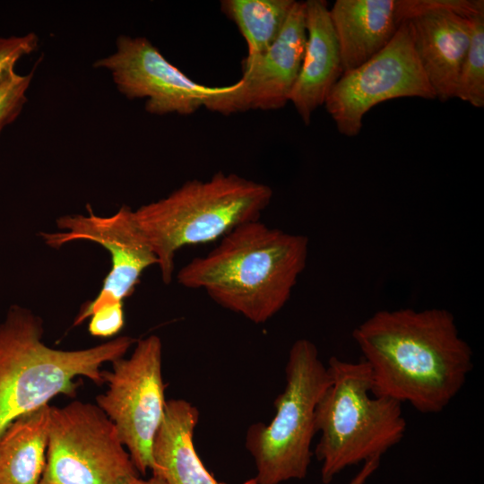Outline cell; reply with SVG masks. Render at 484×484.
<instances>
[{"mask_svg":"<svg viewBox=\"0 0 484 484\" xmlns=\"http://www.w3.org/2000/svg\"><path fill=\"white\" fill-rule=\"evenodd\" d=\"M414 48L436 99L455 98L468 50L473 17L484 14L482 0H402Z\"/></svg>","mask_w":484,"mask_h":484,"instance_id":"obj_12","label":"cell"},{"mask_svg":"<svg viewBox=\"0 0 484 484\" xmlns=\"http://www.w3.org/2000/svg\"><path fill=\"white\" fill-rule=\"evenodd\" d=\"M285 381L270 424L255 423L246 432V447L255 462L257 484H281L307 474L316 434L315 409L331 382L327 366L310 340L292 343Z\"/></svg>","mask_w":484,"mask_h":484,"instance_id":"obj_6","label":"cell"},{"mask_svg":"<svg viewBox=\"0 0 484 484\" xmlns=\"http://www.w3.org/2000/svg\"><path fill=\"white\" fill-rule=\"evenodd\" d=\"M308 251L307 236L254 220L232 229L207 255L193 258L178 271L177 281L203 290L254 324H264L289 301Z\"/></svg>","mask_w":484,"mask_h":484,"instance_id":"obj_2","label":"cell"},{"mask_svg":"<svg viewBox=\"0 0 484 484\" xmlns=\"http://www.w3.org/2000/svg\"><path fill=\"white\" fill-rule=\"evenodd\" d=\"M90 318L88 330L95 337H110L118 333L125 324L123 302L105 305L95 310Z\"/></svg>","mask_w":484,"mask_h":484,"instance_id":"obj_22","label":"cell"},{"mask_svg":"<svg viewBox=\"0 0 484 484\" xmlns=\"http://www.w3.org/2000/svg\"><path fill=\"white\" fill-rule=\"evenodd\" d=\"M39 48V37L34 32L22 36L0 37V82L12 71L15 64L24 56L30 55Z\"/></svg>","mask_w":484,"mask_h":484,"instance_id":"obj_21","label":"cell"},{"mask_svg":"<svg viewBox=\"0 0 484 484\" xmlns=\"http://www.w3.org/2000/svg\"><path fill=\"white\" fill-rule=\"evenodd\" d=\"M307 41L298 76L290 96L307 125L313 112L324 101L342 75L337 37L326 1L304 2Z\"/></svg>","mask_w":484,"mask_h":484,"instance_id":"obj_14","label":"cell"},{"mask_svg":"<svg viewBox=\"0 0 484 484\" xmlns=\"http://www.w3.org/2000/svg\"><path fill=\"white\" fill-rule=\"evenodd\" d=\"M161 364L159 336L137 341L129 358H120L112 362L111 370L102 371L108 389L96 397L142 474L152 468V444L165 413Z\"/></svg>","mask_w":484,"mask_h":484,"instance_id":"obj_8","label":"cell"},{"mask_svg":"<svg viewBox=\"0 0 484 484\" xmlns=\"http://www.w3.org/2000/svg\"><path fill=\"white\" fill-rule=\"evenodd\" d=\"M329 13L342 74L382 50L405 22L401 0H336Z\"/></svg>","mask_w":484,"mask_h":484,"instance_id":"obj_15","label":"cell"},{"mask_svg":"<svg viewBox=\"0 0 484 484\" xmlns=\"http://www.w3.org/2000/svg\"><path fill=\"white\" fill-rule=\"evenodd\" d=\"M41 319L11 306L0 323V436L18 418L58 395L73 396L77 377L104 383L101 366L123 358L135 340L119 336L99 345L56 350L42 341Z\"/></svg>","mask_w":484,"mask_h":484,"instance_id":"obj_3","label":"cell"},{"mask_svg":"<svg viewBox=\"0 0 484 484\" xmlns=\"http://www.w3.org/2000/svg\"><path fill=\"white\" fill-rule=\"evenodd\" d=\"M199 411L186 400L167 401L152 444V475L166 484H223L204 467L194 445ZM255 479L244 484H253Z\"/></svg>","mask_w":484,"mask_h":484,"instance_id":"obj_16","label":"cell"},{"mask_svg":"<svg viewBox=\"0 0 484 484\" xmlns=\"http://www.w3.org/2000/svg\"><path fill=\"white\" fill-rule=\"evenodd\" d=\"M405 97L436 99L416 54L408 21L376 55L339 78L324 105L339 133L352 137L359 134L370 108Z\"/></svg>","mask_w":484,"mask_h":484,"instance_id":"obj_9","label":"cell"},{"mask_svg":"<svg viewBox=\"0 0 484 484\" xmlns=\"http://www.w3.org/2000/svg\"><path fill=\"white\" fill-rule=\"evenodd\" d=\"M381 458H373L362 463L359 471L347 484H366L379 468ZM253 484H257L255 481Z\"/></svg>","mask_w":484,"mask_h":484,"instance_id":"obj_23","label":"cell"},{"mask_svg":"<svg viewBox=\"0 0 484 484\" xmlns=\"http://www.w3.org/2000/svg\"><path fill=\"white\" fill-rule=\"evenodd\" d=\"M294 0H223L222 13L238 28L247 46L243 65L264 55L275 42Z\"/></svg>","mask_w":484,"mask_h":484,"instance_id":"obj_18","label":"cell"},{"mask_svg":"<svg viewBox=\"0 0 484 484\" xmlns=\"http://www.w3.org/2000/svg\"><path fill=\"white\" fill-rule=\"evenodd\" d=\"M93 66L108 70L127 99H146L145 110L159 116L191 115L225 88L191 80L143 37H118L115 52L96 60Z\"/></svg>","mask_w":484,"mask_h":484,"instance_id":"obj_11","label":"cell"},{"mask_svg":"<svg viewBox=\"0 0 484 484\" xmlns=\"http://www.w3.org/2000/svg\"><path fill=\"white\" fill-rule=\"evenodd\" d=\"M307 31L304 2H295L282 30L271 48L243 65L239 81L225 86L205 108L224 115L274 110L290 101L302 65Z\"/></svg>","mask_w":484,"mask_h":484,"instance_id":"obj_13","label":"cell"},{"mask_svg":"<svg viewBox=\"0 0 484 484\" xmlns=\"http://www.w3.org/2000/svg\"><path fill=\"white\" fill-rule=\"evenodd\" d=\"M50 405L27 413L0 436V484H39L48 439Z\"/></svg>","mask_w":484,"mask_h":484,"instance_id":"obj_17","label":"cell"},{"mask_svg":"<svg viewBox=\"0 0 484 484\" xmlns=\"http://www.w3.org/2000/svg\"><path fill=\"white\" fill-rule=\"evenodd\" d=\"M272 195L265 184L219 171L205 181H187L134 213L158 258L162 281L169 284L178 250L214 241L258 220Z\"/></svg>","mask_w":484,"mask_h":484,"instance_id":"obj_4","label":"cell"},{"mask_svg":"<svg viewBox=\"0 0 484 484\" xmlns=\"http://www.w3.org/2000/svg\"><path fill=\"white\" fill-rule=\"evenodd\" d=\"M470 45L461 65L455 97L475 108L484 107V14L472 19Z\"/></svg>","mask_w":484,"mask_h":484,"instance_id":"obj_19","label":"cell"},{"mask_svg":"<svg viewBox=\"0 0 484 484\" xmlns=\"http://www.w3.org/2000/svg\"><path fill=\"white\" fill-rule=\"evenodd\" d=\"M138 477L113 422L96 404L51 406L39 484H125Z\"/></svg>","mask_w":484,"mask_h":484,"instance_id":"obj_7","label":"cell"},{"mask_svg":"<svg viewBox=\"0 0 484 484\" xmlns=\"http://www.w3.org/2000/svg\"><path fill=\"white\" fill-rule=\"evenodd\" d=\"M331 382L315 409L320 434L315 454L324 484L350 466L381 458L404 437L407 422L401 402L372 393L368 366L331 357Z\"/></svg>","mask_w":484,"mask_h":484,"instance_id":"obj_5","label":"cell"},{"mask_svg":"<svg viewBox=\"0 0 484 484\" xmlns=\"http://www.w3.org/2000/svg\"><path fill=\"white\" fill-rule=\"evenodd\" d=\"M369 367L372 393L436 414L453 402L473 368V351L445 308L379 310L354 328Z\"/></svg>","mask_w":484,"mask_h":484,"instance_id":"obj_1","label":"cell"},{"mask_svg":"<svg viewBox=\"0 0 484 484\" xmlns=\"http://www.w3.org/2000/svg\"><path fill=\"white\" fill-rule=\"evenodd\" d=\"M56 224L62 232L39 233L48 246L58 249L72 241L88 240L106 248L111 258L99 294L82 307L74 325L105 305L123 302L134 293L144 270L158 264L151 243L127 205L110 216L95 215L91 211L88 215H65L57 219Z\"/></svg>","mask_w":484,"mask_h":484,"instance_id":"obj_10","label":"cell"},{"mask_svg":"<svg viewBox=\"0 0 484 484\" xmlns=\"http://www.w3.org/2000/svg\"><path fill=\"white\" fill-rule=\"evenodd\" d=\"M125 484H166L161 479L151 476L150 479L144 480L135 477Z\"/></svg>","mask_w":484,"mask_h":484,"instance_id":"obj_24","label":"cell"},{"mask_svg":"<svg viewBox=\"0 0 484 484\" xmlns=\"http://www.w3.org/2000/svg\"><path fill=\"white\" fill-rule=\"evenodd\" d=\"M33 73L34 71L19 74L13 70L0 82V134L19 117L25 106Z\"/></svg>","mask_w":484,"mask_h":484,"instance_id":"obj_20","label":"cell"}]
</instances>
